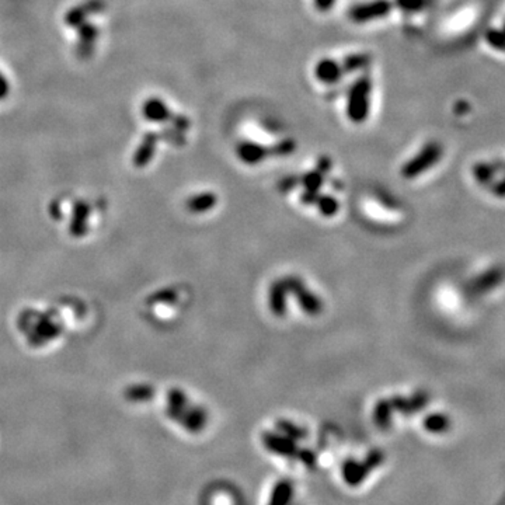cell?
<instances>
[{
	"label": "cell",
	"instance_id": "obj_21",
	"mask_svg": "<svg viewBox=\"0 0 505 505\" xmlns=\"http://www.w3.org/2000/svg\"><path fill=\"white\" fill-rule=\"evenodd\" d=\"M277 427L278 429L282 432V435L291 438L292 441H300V439H305L306 437V431L302 428V427H297L294 422L288 420H281L277 422Z\"/></svg>",
	"mask_w": 505,
	"mask_h": 505
},
{
	"label": "cell",
	"instance_id": "obj_10",
	"mask_svg": "<svg viewBox=\"0 0 505 505\" xmlns=\"http://www.w3.org/2000/svg\"><path fill=\"white\" fill-rule=\"evenodd\" d=\"M142 116L151 123H170L174 117L166 103L159 97H151L143 103Z\"/></svg>",
	"mask_w": 505,
	"mask_h": 505
},
{
	"label": "cell",
	"instance_id": "obj_29",
	"mask_svg": "<svg viewBox=\"0 0 505 505\" xmlns=\"http://www.w3.org/2000/svg\"><path fill=\"white\" fill-rule=\"evenodd\" d=\"M337 0H313L315 7L322 11V13H327L329 10H332L336 4Z\"/></svg>",
	"mask_w": 505,
	"mask_h": 505
},
{
	"label": "cell",
	"instance_id": "obj_12",
	"mask_svg": "<svg viewBox=\"0 0 505 505\" xmlns=\"http://www.w3.org/2000/svg\"><path fill=\"white\" fill-rule=\"evenodd\" d=\"M159 138H160V133H156V132H148L143 136L142 143L139 145L136 153L133 155V165L135 166L143 168L152 160Z\"/></svg>",
	"mask_w": 505,
	"mask_h": 505
},
{
	"label": "cell",
	"instance_id": "obj_4",
	"mask_svg": "<svg viewBox=\"0 0 505 505\" xmlns=\"http://www.w3.org/2000/svg\"><path fill=\"white\" fill-rule=\"evenodd\" d=\"M288 292L295 295V297L297 299L299 306L310 316H317L323 312V302L320 300V297L316 294H312L305 282L296 277V275H290L282 278Z\"/></svg>",
	"mask_w": 505,
	"mask_h": 505
},
{
	"label": "cell",
	"instance_id": "obj_27",
	"mask_svg": "<svg viewBox=\"0 0 505 505\" xmlns=\"http://www.w3.org/2000/svg\"><path fill=\"white\" fill-rule=\"evenodd\" d=\"M299 459H300V462L303 463L305 466H307L309 469H312V467H315L316 466V454L315 452H312V451H309V449H303V451H297V455H296Z\"/></svg>",
	"mask_w": 505,
	"mask_h": 505
},
{
	"label": "cell",
	"instance_id": "obj_24",
	"mask_svg": "<svg viewBox=\"0 0 505 505\" xmlns=\"http://www.w3.org/2000/svg\"><path fill=\"white\" fill-rule=\"evenodd\" d=\"M394 4L404 13H419L427 7L428 0H394Z\"/></svg>",
	"mask_w": 505,
	"mask_h": 505
},
{
	"label": "cell",
	"instance_id": "obj_32",
	"mask_svg": "<svg viewBox=\"0 0 505 505\" xmlns=\"http://www.w3.org/2000/svg\"><path fill=\"white\" fill-rule=\"evenodd\" d=\"M9 83L6 81V78L3 76V73H0V100H3L4 97H7L9 94Z\"/></svg>",
	"mask_w": 505,
	"mask_h": 505
},
{
	"label": "cell",
	"instance_id": "obj_2",
	"mask_svg": "<svg viewBox=\"0 0 505 505\" xmlns=\"http://www.w3.org/2000/svg\"><path fill=\"white\" fill-rule=\"evenodd\" d=\"M444 149L439 142L431 141L425 143L421 148L420 152L412 158L403 168H402V175L407 180H412L414 177H419L422 173L437 165L441 158H442Z\"/></svg>",
	"mask_w": 505,
	"mask_h": 505
},
{
	"label": "cell",
	"instance_id": "obj_23",
	"mask_svg": "<svg viewBox=\"0 0 505 505\" xmlns=\"http://www.w3.org/2000/svg\"><path fill=\"white\" fill-rule=\"evenodd\" d=\"M295 149H296V143L294 139H282L275 145L270 146V152L274 156H288L294 153Z\"/></svg>",
	"mask_w": 505,
	"mask_h": 505
},
{
	"label": "cell",
	"instance_id": "obj_26",
	"mask_svg": "<svg viewBox=\"0 0 505 505\" xmlns=\"http://www.w3.org/2000/svg\"><path fill=\"white\" fill-rule=\"evenodd\" d=\"M383 458H384V456H383V452H382V451L374 449V451H371V454L367 456L364 464H365L367 469L371 471V470L377 469L378 466H380V464L383 463Z\"/></svg>",
	"mask_w": 505,
	"mask_h": 505
},
{
	"label": "cell",
	"instance_id": "obj_15",
	"mask_svg": "<svg viewBox=\"0 0 505 505\" xmlns=\"http://www.w3.org/2000/svg\"><path fill=\"white\" fill-rule=\"evenodd\" d=\"M294 497V484L290 480H281L275 484L268 505H290Z\"/></svg>",
	"mask_w": 505,
	"mask_h": 505
},
{
	"label": "cell",
	"instance_id": "obj_28",
	"mask_svg": "<svg viewBox=\"0 0 505 505\" xmlns=\"http://www.w3.org/2000/svg\"><path fill=\"white\" fill-rule=\"evenodd\" d=\"M299 181H300V180H297V177H285V178H282V180L280 181L278 187H280V190H281L282 193H290L291 190H294L295 187L297 185Z\"/></svg>",
	"mask_w": 505,
	"mask_h": 505
},
{
	"label": "cell",
	"instance_id": "obj_3",
	"mask_svg": "<svg viewBox=\"0 0 505 505\" xmlns=\"http://www.w3.org/2000/svg\"><path fill=\"white\" fill-rule=\"evenodd\" d=\"M392 9L393 3L390 0H369L352 6L348 11V17L357 24H367L369 21L387 17Z\"/></svg>",
	"mask_w": 505,
	"mask_h": 505
},
{
	"label": "cell",
	"instance_id": "obj_18",
	"mask_svg": "<svg viewBox=\"0 0 505 505\" xmlns=\"http://www.w3.org/2000/svg\"><path fill=\"white\" fill-rule=\"evenodd\" d=\"M392 404L389 400H379L374 410V420L380 429H389L392 424Z\"/></svg>",
	"mask_w": 505,
	"mask_h": 505
},
{
	"label": "cell",
	"instance_id": "obj_5",
	"mask_svg": "<svg viewBox=\"0 0 505 505\" xmlns=\"http://www.w3.org/2000/svg\"><path fill=\"white\" fill-rule=\"evenodd\" d=\"M168 414L170 419L180 422L187 431L194 432V434L204 429V427L208 421L207 412L201 407H190V409L187 407L184 410L168 407Z\"/></svg>",
	"mask_w": 505,
	"mask_h": 505
},
{
	"label": "cell",
	"instance_id": "obj_11",
	"mask_svg": "<svg viewBox=\"0 0 505 505\" xmlns=\"http://www.w3.org/2000/svg\"><path fill=\"white\" fill-rule=\"evenodd\" d=\"M76 29H78V40H79L76 46V53L78 58L86 59L93 53L94 44L98 37V30L96 29V26H93L88 21H84Z\"/></svg>",
	"mask_w": 505,
	"mask_h": 505
},
{
	"label": "cell",
	"instance_id": "obj_30",
	"mask_svg": "<svg viewBox=\"0 0 505 505\" xmlns=\"http://www.w3.org/2000/svg\"><path fill=\"white\" fill-rule=\"evenodd\" d=\"M317 198H319V193H312V191H305V193L302 194V197H300V200H302V203H303L305 205L316 204Z\"/></svg>",
	"mask_w": 505,
	"mask_h": 505
},
{
	"label": "cell",
	"instance_id": "obj_19",
	"mask_svg": "<svg viewBox=\"0 0 505 505\" xmlns=\"http://www.w3.org/2000/svg\"><path fill=\"white\" fill-rule=\"evenodd\" d=\"M325 181V174L319 171L317 168L306 173L302 178L300 183L305 187V191H312V193H319L320 187L323 185Z\"/></svg>",
	"mask_w": 505,
	"mask_h": 505
},
{
	"label": "cell",
	"instance_id": "obj_20",
	"mask_svg": "<svg viewBox=\"0 0 505 505\" xmlns=\"http://www.w3.org/2000/svg\"><path fill=\"white\" fill-rule=\"evenodd\" d=\"M451 425V421L444 414H431L424 420V428L429 432H445Z\"/></svg>",
	"mask_w": 505,
	"mask_h": 505
},
{
	"label": "cell",
	"instance_id": "obj_14",
	"mask_svg": "<svg viewBox=\"0 0 505 505\" xmlns=\"http://www.w3.org/2000/svg\"><path fill=\"white\" fill-rule=\"evenodd\" d=\"M368 473L369 470L364 463L357 462L354 459H350L342 464V477L351 487L359 486L367 479Z\"/></svg>",
	"mask_w": 505,
	"mask_h": 505
},
{
	"label": "cell",
	"instance_id": "obj_25",
	"mask_svg": "<svg viewBox=\"0 0 505 505\" xmlns=\"http://www.w3.org/2000/svg\"><path fill=\"white\" fill-rule=\"evenodd\" d=\"M487 40L490 42V45L496 49L505 51V26L503 30H494L490 31L487 36Z\"/></svg>",
	"mask_w": 505,
	"mask_h": 505
},
{
	"label": "cell",
	"instance_id": "obj_1",
	"mask_svg": "<svg viewBox=\"0 0 505 505\" xmlns=\"http://www.w3.org/2000/svg\"><path fill=\"white\" fill-rule=\"evenodd\" d=\"M372 100V79L368 75L359 76L350 86L347 94V117L354 124H362L368 120Z\"/></svg>",
	"mask_w": 505,
	"mask_h": 505
},
{
	"label": "cell",
	"instance_id": "obj_22",
	"mask_svg": "<svg viewBox=\"0 0 505 505\" xmlns=\"http://www.w3.org/2000/svg\"><path fill=\"white\" fill-rule=\"evenodd\" d=\"M316 205L317 208L320 210V213L323 216H327V218H332L335 216L337 213V210L340 208L338 205V201L336 198L330 197V195H319L317 201H316Z\"/></svg>",
	"mask_w": 505,
	"mask_h": 505
},
{
	"label": "cell",
	"instance_id": "obj_17",
	"mask_svg": "<svg viewBox=\"0 0 505 505\" xmlns=\"http://www.w3.org/2000/svg\"><path fill=\"white\" fill-rule=\"evenodd\" d=\"M216 201H218V198L213 193H201V194L191 197L187 201V208L194 213L207 212L216 205Z\"/></svg>",
	"mask_w": 505,
	"mask_h": 505
},
{
	"label": "cell",
	"instance_id": "obj_9",
	"mask_svg": "<svg viewBox=\"0 0 505 505\" xmlns=\"http://www.w3.org/2000/svg\"><path fill=\"white\" fill-rule=\"evenodd\" d=\"M345 75L341 62L333 58H323L315 66V76L320 83L336 84Z\"/></svg>",
	"mask_w": 505,
	"mask_h": 505
},
{
	"label": "cell",
	"instance_id": "obj_31",
	"mask_svg": "<svg viewBox=\"0 0 505 505\" xmlns=\"http://www.w3.org/2000/svg\"><path fill=\"white\" fill-rule=\"evenodd\" d=\"M317 168L319 171H322L323 174H327V173L330 171V168H332V160H330L327 156H323V158L319 159L317 168Z\"/></svg>",
	"mask_w": 505,
	"mask_h": 505
},
{
	"label": "cell",
	"instance_id": "obj_7",
	"mask_svg": "<svg viewBox=\"0 0 505 505\" xmlns=\"http://www.w3.org/2000/svg\"><path fill=\"white\" fill-rule=\"evenodd\" d=\"M104 9H106L104 0H86L84 3L75 6L65 14V23L69 27H78L84 21H87L88 16L101 13Z\"/></svg>",
	"mask_w": 505,
	"mask_h": 505
},
{
	"label": "cell",
	"instance_id": "obj_13",
	"mask_svg": "<svg viewBox=\"0 0 505 505\" xmlns=\"http://www.w3.org/2000/svg\"><path fill=\"white\" fill-rule=\"evenodd\" d=\"M287 295H288V290L282 280L275 281L270 288L268 305L271 312L277 317H282L287 313Z\"/></svg>",
	"mask_w": 505,
	"mask_h": 505
},
{
	"label": "cell",
	"instance_id": "obj_16",
	"mask_svg": "<svg viewBox=\"0 0 505 505\" xmlns=\"http://www.w3.org/2000/svg\"><path fill=\"white\" fill-rule=\"evenodd\" d=\"M369 63H371V56L368 53H351L341 61L345 75L364 71L369 66Z\"/></svg>",
	"mask_w": 505,
	"mask_h": 505
},
{
	"label": "cell",
	"instance_id": "obj_6",
	"mask_svg": "<svg viewBox=\"0 0 505 505\" xmlns=\"http://www.w3.org/2000/svg\"><path fill=\"white\" fill-rule=\"evenodd\" d=\"M262 444L264 447L280 456H285V458H295L297 455V447L296 442L292 441L291 438L281 435V434H275V432H264L262 434Z\"/></svg>",
	"mask_w": 505,
	"mask_h": 505
},
{
	"label": "cell",
	"instance_id": "obj_8",
	"mask_svg": "<svg viewBox=\"0 0 505 505\" xmlns=\"http://www.w3.org/2000/svg\"><path fill=\"white\" fill-rule=\"evenodd\" d=\"M236 153H238V158L243 163L250 165V166L258 165V163L264 162L268 156H271L268 146H264V145L252 142V141L239 142L236 146Z\"/></svg>",
	"mask_w": 505,
	"mask_h": 505
}]
</instances>
